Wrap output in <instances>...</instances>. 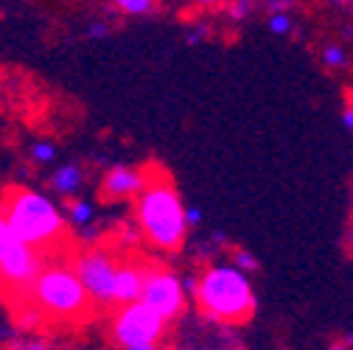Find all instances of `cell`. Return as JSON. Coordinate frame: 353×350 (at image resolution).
I'll return each mask as SVG.
<instances>
[{
    "label": "cell",
    "instance_id": "cell-1",
    "mask_svg": "<svg viewBox=\"0 0 353 350\" xmlns=\"http://www.w3.org/2000/svg\"><path fill=\"white\" fill-rule=\"evenodd\" d=\"M138 225L157 249L176 252L185 241V205L180 202L171 180L157 168H149V185L138 196Z\"/></svg>",
    "mask_w": 353,
    "mask_h": 350
},
{
    "label": "cell",
    "instance_id": "cell-2",
    "mask_svg": "<svg viewBox=\"0 0 353 350\" xmlns=\"http://www.w3.org/2000/svg\"><path fill=\"white\" fill-rule=\"evenodd\" d=\"M199 309L213 322L241 325L255 314V289L236 264H213L199 275L194 291Z\"/></svg>",
    "mask_w": 353,
    "mask_h": 350
},
{
    "label": "cell",
    "instance_id": "cell-3",
    "mask_svg": "<svg viewBox=\"0 0 353 350\" xmlns=\"http://www.w3.org/2000/svg\"><path fill=\"white\" fill-rule=\"evenodd\" d=\"M14 233L34 249H51L65 241V216L54 199L31 188H12L0 199Z\"/></svg>",
    "mask_w": 353,
    "mask_h": 350
},
{
    "label": "cell",
    "instance_id": "cell-4",
    "mask_svg": "<svg viewBox=\"0 0 353 350\" xmlns=\"http://www.w3.org/2000/svg\"><path fill=\"white\" fill-rule=\"evenodd\" d=\"M31 297H34V305L42 314H51V317L65 320V322L84 320L93 311L90 309L93 297L87 294L76 269L65 267V264L42 269L39 278L34 280V286H31Z\"/></svg>",
    "mask_w": 353,
    "mask_h": 350
},
{
    "label": "cell",
    "instance_id": "cell-5",
    "mask_svg": "<svg viewBox=\"0 0 353 350\" xmlns=\"http://www.w3.org/2000/svg\"><path fill=\"white\" fill-rule=\"evenodd\" d=\"M42 272V260L34 252L31 244H26L14 227L9 225V218L0 210V283L9 291H31L34 280Z\"/></svg>",
    "mask_w": 353,
    "mask_h": 350
},
{
    "label": "cell",
    "instance_id": "cell-6",
    "mask_svg": "<svg viewBox=\"0 0 353 350\" xmlns=\"http://www.w3.org/2000/svg\"><path fill=\"white\" fill-rule=\"evenodd\" d=\"M165 328V320L152 309L149 302L138 300L129 302L115 314L112 320V339L121 347H132V344H149L157 342L160 333Z\"/></svg>",
    "mask_w": 353,
    "mask_h": 350
},
{
    "label": "cell",
    "instance_id": "cell-7",
    "mask_svg": "<svg viewBox=\"0 0 353 350\" xmlns=\"http://www.w3.org/2000/svg\"><path fill=\"white\" fill-rule=\"evenodd\" d=\"M73 269L81 278L87 294H90L99 305H115V275H118V264L112 260V255H107L101 249L79 252L76 260H73Z\"/></svg>",
    "mask_w": 353,
    "mask_h": 350
},
{
    "label": "cell",
    "instance_id": "cell-8",
    "mask_svg": "<svg viewBox=\"0 0 353 350\" xmlns=\"http://www.w3.org/2000/svg\"><path fill=\"white\" fill-rule=\"evenodd\" d=\"M141 300L149 302L165 322H171L185 311V286L168 269H149Z\"/></svg>",
    "mask_w": 353,
    "mask_h": 350
},
{
    "label": "cell",
    "instance_id": "cell-9",
    "mask_svg": "<svg viewBox=\"0 0 353 350\" xmlns=\"http://www.w3.org/2000/svg\"><path fill=\"white\" fill-rule=\"evenodd\" d=\"M149 185V168H129V165H112L101 180V199L121 202V199H138L143 188Z\"/></svg>",
    "mask_w": 353,
    "mask_h": 350
},
{
    "label": "cell",
    "instance_id": "cell-10",
    "mask_svg": "<svg viewBox=\"0 0 353 350\" xmlns=\"http://www.w3.org/2000/svg\"><path fill=\"white\" fill-rule=\"evenodd\" d=\"M149 269L138 267V264H118V275H115V302L129 305L138 302L143 297V286H146Z\"/></svg>",
    "mask_w": 353,
    "mask_h": 350
},
{
    "label": "cell",
    "instance_id": "cell-11",
    "mask_svg": "<svg viewBox=\"0 0 353 350\" xmlns=\"http://www.w3.org/2000/svg\"><path fill=\"white\" fill-rule=\"evenodd\" d=\"M81 183H84V174H81V168L73 165V163H70V165H62V168H57V171L51 174V191L59 194V196H73V194H79Z\"/></svg>",
    "mask_w": 353,
    "mask_h": 350
},
{
    "label": "cell",
    "instance_id": "cell-12",
    "mask_svg": "<svg viewBox=\"0 0 353 350\" xmlns=\"http://www.w3.org/2000/svg\"><path fill=\"white\" fill-rule=\"evenodd\" d=\"M93 202H87V199H73L68 205V218H70V225L76 227H87L93 222Z\"/></svg>",
    "mask_w": 353,
    "mask_h": 350
},
{
    "label": "cell",
    "instance_id": "cell-13",
    "mask_svg": "<svg viewBox=\"0 0 353 350\" xmlns=\"http://www.w3.org/2000/svg\"><path fill=\"white\" fill-rule=\"evenodd\" d=\"M267 25H270V31H272V34L286 37V34H292L294 20H292V14H289V12H272V14H270V20H267Z\"/></svg>",
    "mask_w": 353,
    "mask_h": 350
},
{
    "label": "cell",
    "instance_id": "cell-14",
    "mask_svg": "<svg viewBox=\"0 0 353 350\" xmlns=\"http://www.w3.org/2000/svg\"><path fill=\"white\" fill-rule=\"evenodd\" d=\"M54 157H57V146H54L51 141H37V143H31V160H34V163L48 165V163H54Z\"/></svg>",
    "mask_w": 353,
    "mask_h": 350
},
{
    "label": "cell",
    "instance_id": "cell-15",
    "mask_svg": "<svg viewBox=\"0 0 353 350\" xmlns=\"http://www.w3.org/2000/svg\"><path fill=\"white\" fill-rule=\"evenodd\" d=\"M323 65L331 68V70L345 68V65H347V54H345V48H342V45H328V48L323 51Z\"/></svg>",
    "mask_w": 353,
    "mask_h": 350
},
{
    "label": "cell",
    "instance_id": "cell-16",
    "mask_svg": "<svg viewBox=\"0 0 353 350\" xmlns=\"http://www.w3.org/2000/svg\"><path fill=\"white\" fill-rule=\"evenodd\" d=\"M233 264H236L241 272L252 275V272L258 269V258H255L250 249H236V252H233Z\"/></svg>",
    "mask_w": 353,
    "mask_h": 350
},
{
    "label": "cell",
    "instance_id": "cell-17",
    "mask_svg": "<svg viewBox=\"0 0 353 350\" xmlns=\"http://www.w3.org/2000/svg\"><path fill=\"white\" fill-rule=\"evenodd\" d=\"M115 3H118L126 14H146V12H152L154 0H115Z\"/></svg>",
    "mask_w": 353,
    "mask_h": 350
},
{
    "label": "cell",
    "instance_id": "cell-18",
    "mask_svg": "<svg viewBox=\"0 0 353 350\" xmlns=\"http://www.w3.org/2000/svg\"><path fill=\"white\" fill-rule=\"evenodd\" d=\"M250 9H252V3H250V0H233L230 17H236V20H244V17L250 14Z\"/></svg>",
    "mask_w": 353,
    "mask_h": 350
},
{
    "label": "cell",
    "instance_id": "cell-19",
    "mask_svg": "<svg viewBox=\"0 0 353 350\" xmlns=\"http://www.w3.org/2000/svg\"><path fill=\"white\" fill-rule=\"evenodd\" d=\"M185 218H188V227H196V225L202 222V213H199V207L188 205V207H185Z\"/></svg>",
    "mask_w": 353,
    "mask_h": 350
},
{
    "label": "cell",
    "instance_id": "cell-20",
    "mask_svg": "<svg viewBox=\"0 0 353 350\" xmlns=\"http://www.w3.org/2000/svg\"><path fill=\"white\" fill-rule=\"evenodd\" d=\"M87 34H90L93 39H101V37H107V25L104 23H93L90 28H87Z\"/></svg>",
    "mask_w": 353,
    "mask_h": 350
},
{
    "label": "cell",
    "instance_id": "cell-21",
    "mask_svg": "<svg viewBox=\"0 0 353 350\" xmlns=\"http://www.w3.org/2000/svg\"><path fill=\"white\" fill-rule=\"evenodd\" d=\"M342 123L347 126V132L353 135V104H350V107H345V112H342Z\"/></svg>",
    "mask_w": 353,
    "mask_h": 350
},
{
    "label": "cell",
    "instance_id": "cell-22",
    "mask_svg": "<svg viewBox=\"0 0 353 350\" xmlns=\"http://www.w3.org/2000/svg\"><path fill=\"white\" fill-rule=\"evenodd\" d=\"M270 9H275V12H286V9H289V0H270Z\"/></svg>",
    "mask_w": 353,
    "mask_h": 350
},
{
    "label": "cell",
    "instance_id": "cell-23",
    "mask_svg": "<svg viewBox=\"0 0 353 350\" xmlns=\"http://www.w3.org/2000/svg\"><path fill=\"white\" fill-rule=\"evenodd\" d=\"M26 350H51V347H48V342H39V339H37V342H28Z\"/></svg>",
    "mask_w": 353,
    "mask_h": 350
},
{
    "label": "cell",
    "instance_id": "cell-24",
    "mask_svg": "<svg viewBox=\"0 0 353 350\" xmlns=\"http://www.w3.org/2000/svg\"><path fill=\"white\" fill-rule=\"evenodd\" d=\"M123 350H160L154 342H149V344H132V347H123Z\"/></svg>",
    "mask_w": 353,
    "mask_h": 350
},
{
    "label": "cell",
    "instance_id": "cell-25",
    "mask_svg": "<svg viewBox=\"0 0 353 350\" xmlns=\"http://www.w3.org/2000/svg\"><path fill=\"white\" fill-rule=\"evenodd\" d=\"M328 350H350V344L347 342H334V344H328Z\"/></svg>",
    "mask_w": 353,
    "mask_h": 350
},
{
    "label": "cell",
    "instance_id": "cell-26",
    "mask_svg": "<svg viewBox=\"0 0 353 350\" xmlns=\"http://www.w3.org/2000/svg\"><path fill=\"white\" fill-rule=\"evenodd\" d=\"M194 3H196V6H205V9H210V6H216V3H219V0H194Z\"/></svg>",
    "mask_w": 353,
    "mask_h": 350
}]
</instances>
